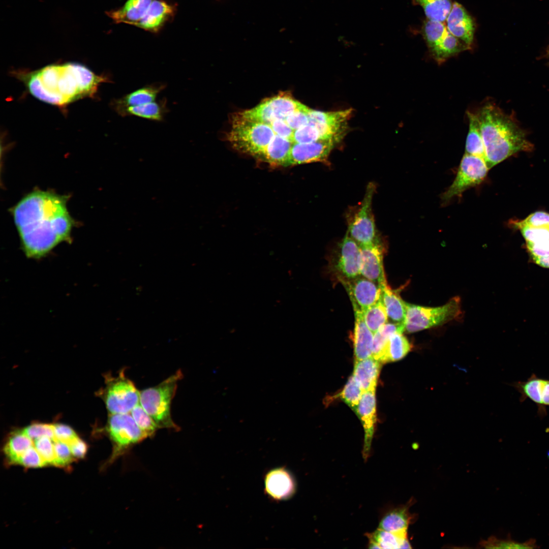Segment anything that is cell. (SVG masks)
<instances>
[{
    "label": "cell",
    "instance_id": "1",
    "mask_svg": "<svg viewBox=\"0 0 549 549\" xmlns=\"http://www.w3.org/2000/svg\"><path fill=\"white\" fill-rule=\"evenodd\" d=\"M67 201L65 196L35 191L14 207V221L27 257H43L57 245L69 239L74 223Z\"/></svg>",
    "mask_w": 549,
    "mask_h": 549
},
{
    "label": "cell",
    "instance_id": "2",
    "mask_svg": "<svg viewBox=\"0 0 549 549\" xmlns=\"http://www.w3.org/2000/svg\"><path fill=\"white\" fill-rule=\"evenodd\" d=\"M15 76L29 93L43 102L63 106L93 97L101 83L108 81L76 62L52 64L32 71H17Z\"/></svg>",
    "mask_w": 549,
    "mask_h": 549
},
{
    "label": "cell",
    "instance_id": "3",
    "mask_svg": "<svg viewBox=\"0 0 549 549\" xmlns=\"http://www.w3.org/2000/svg\"><path fill=\"white\" fill-rule=\"evenodd\" d=\"M476 114L489 169L518 151L532 150L533 144L512 115L492 104L485 105Z\"/></svg>",
    "mask_w": 549,
    "mask_h": 549
},
{
    "label": "cell",
    "instance_id": "4",
    "mask_svg": "<svg viewBox=\"0 0 549 549\" xmlns=\"http://www.w3.org/2000/svg\"><path fill=\"white\" fill-rule=\"evenodd\" d=\"M182 377L181 371L178 370L157 385L140 391V404L159 429H179L172 418L171 405Z\"/></svg>",
    "mask_w": 549,
    "mask_h": 549
},
{
    "label": "cell",
    "instance_id": "5",
    "mask_svg": "<svg viewBox=\"0 0 549 549\" xmlns=\"http://www.w3.org/2000/svg\"><path fill=\"white\" fill-rule=\"evenodd\" d=\"M274 135L269 125L248 120L236 115L227 138L236 150L258 157Z\"/></svg>",
    "mask_w": 549,
    "mask_h": 549
},
{
    "label": "cell",
    "instance_id": "6",
    "mask_svg": "<svg viewBox=\"0 0 549 549\" xmlns=\"http://www.w3.org/2000/svg\"><path fill=\"white\" fill-rule=\"evenodd\" d=\"M405 331L413 333L444 324L462 314L459 297L451 298L446 304L428 307L407 302Z\"/></svg>",
    "mask_w": 549,
    "mask_h": 549
},
{
    "label": "cell",
    "instance_id": "7",
    "mask_svg": "<svg viewBox=\"0 0 549 549\" xmlns=\"http://www.w3.org/2000/svg\"><path fill=\"white\" fill-rule=\"evenodd\" d=\"M106 430L113 444L109 463L148 438L136 424L130 413L110 414Z\"/></svg>",
    "mask_w": 549,
    "mask_h": 549
},
{
    "label": "cell",
    "instance_id": "8",
    "mask_svg": "<svg viewBox=\"0 0 549 549\" xmlns=\"http://www.w3.org/2000/svg\"><path fill=\"white\" fill-rule=\"evenodd\" d=\"M421 33L432 57L439 64L471 49L452 35L443 22L426 19L422 25Z\"/></svg>",
    "mask_w": 549,
    "mask_h": 549
},
{
    "label": "cell",
    "instance_id": "9",
    "mask_svg": "<svg viewBox=\"0 0 549 549\" xmlns=\"http://www.w3.org/2000/svg\"><path fill=\"white\" fill-rule=\"evenodd\" d=\"M103 399L110 414L129 413L140 403V391L121 370L116 377H106Z\"/></svg>",
    "mask_w": 549,
    "mask_h": 549
},
{
    "label": "cell",
    "instance_id": "10",
    "mask_svg": "<svg viewBox=\"0 0 549 549\" xmlns=\"http://www.w3.org/2000/svg\"><path fill=\"white\" fill-rule=\"evenodd\" d=\"M308 108L290 94L284 92L266 99L257 106L237 115L248 120L269 125L277 119L285 120L293 112Z\"/></svg>",
    "mask_w": 549,
    "mask_h": 549
},
{
    "label": "cell",
    "instance_id": "11",
    "mask_svg": "<svg viewBox=\"0 0 549 549\" xmlns=\"http://www.w3.org/2000/svg\"><path fill=\"white\" fill-rule=\"evenodd\" d=\"M489 169L483 159L465 153L454 180L441 196L442 204H447L455 197H460L466 190L479 185Z\"/></svg>",
    "mask_w": 549,
    "mask_h": 549
},
{
    "label": "cell",
    "instance_id": "12",
    "mask_svg": "<svg viewBox=\"0 0 549 549\" xmlns=\"http://www.w3.org/2000/svg\"><path fill=\"white\" fill-rule=\"evenodd\" d=\"M375 189L374 183L369 184L360 206L349 221L347 233L360 246L380 242L372 211V201Z\"/></svg>",
    "mask_w": 549,
    "mask_h": 549
},
{
    "label": "cell",
    "instance_id": "13",
    "mask_svg": "<svg viewBox=\"0 0 549 549\" xmlns=\"http://www.w3.org/2000/svg\"><path fill=\"white\" fill-rule=\"evenodd\" d=\"M360 246L346 233L330 263L339 282L360 276Z\"/></svg>",
    "mask_w": 549,
    "mask_h": 549
},
{
    "label": "cell",
    "instance_id": "14",
    "mask_svg": "<svg viewBox=\"0 0 549 549\" xmlns=\"http://www.w3.org/2000/svg\"><path fill=\"white\" fill-rule=\"evenodd\" d=\"M340 282L349 296L354 312L363 313L380 299L382 288L361 276Z\"/></svg>",
    "mask_w": 549,
    "mask_h": 549
},
{
    "label": "cell",
    "instance_id": "15",
    "mask_svg": "<svg viewBox=\"0 0 549 549\" xmlns=\"http://www.w3.org/2000/svg\"><path fill=\"white\" fill-rule=\"evenodd\" d=\"M342 137L308 143H294L285 166L325 162Z\"/></svg>",
    "mask_w": 549,
    "mask_h": 549
},
{
    "label": "cell",
    "instance_id": "16",
    "mask_svg": "<svg viewBox=\"0 0 549 549\" xmlns=\"http://www.w3.org/2000/svg\"><path fill=\"white\" fill-rule=\"evenodd\" d=\"M360 275L382 288L387 285L383 266L384 248L380 242L360 246Z\"/></svg>",
    "mask_w": 549,
    "mask_h": 549
},
{
    "label": "cell",
    "instance_id": "17",
    "mask_svg": "<svg viewBox=\"0 0 549 549\" xmlns=\"http://www.w3.org/2000/svg\"><path fill=\"white\" fill-rule=\"evenodd\" d=\"M511 385L521 394V402L529 399L537 405V414L541 418L546 415V408L549 406V379L532 374L527 381L515 382Z\"/></svg>",
    "mask_w": 549,
    "mask_h": 549
},
{
    "label": "cell",
    "instance_id": "18",
    "mask_svg": "<svg viewBox=\"0 0 549 549\" xmlns=\"http://www.w3.org/2000/svg\"><path fill=\"white\" fill-rule=\"evenodd\" d=\"M446 22V27L449 32L471 48L476 29L475 23L464 6L458 2H454Z\"/></svg>",
    "mask_w": 549,
    "mask_h": 549
},
{
    "label": "cell",
    "instance_id": "19",
    "mask_svg": "<svg viewBox=\"0 0 549 549\" xmlns=\"http://www.w3.org/2000/svg\"><path fill=\"white\" fill-rule=\"evenodd\" d=\"M355 413L360 419L364 430L363 457L367 460L370 455L376 421L375 390L363 392Z\"/></svg>",
    "mask_w": 549,
    "mask_h": 549
},
{
    "label": "cell",
    "instance_id": "20",
    "mask_svg": "<svg viewBox=\"0 0 549 549\" xmlns=\"http://www.w3.org/2000/svg\"><path fill=\"white\" fill-rule=\"evenodd\" d=\"M166 87L163 82H156L136 89L111 103L112 108L121 116L129 107L135 106L155 101L158 95Z\"/></svg>",
    "mask_w": 549,
    "mask_h": 549
},
{
    "label": "cell",
    "instance_id": "21",
    "mask_svg": "<svg viewBox=\"0 0 549 549\" xmlns=\"http://www.w3.org/2000/svg\"><path fill=\"white\" fill-rule=\"evenodd\" d=\"M265 491L273 499L281 500L292 496L295 489L293 477L284 468L273 469L265 477Z\"/></svg>",
    "mask_w": 549,
    "mask_h": 549
},
{
    "label": "cell",
    "instance_id": "22",
    "mask_svg": "<svg viewBox=\"0 0 549 549\" xmlns=\"http://www.w3.org/2000/svg\"><path fill=\"white\" fill-rule=\"evenodd\" d=\"M174 6L163 0H153L145 15L135 26L157 33L174 16Z\"/></svg>",
    "mask_w": 549,
    "mask_h": 549
},
{
    "label": "cell",
    "instance_id": "23",
    "mask_svg": "<svg viewBox=\"0 0 549 549\" xmlns=\"http://www.w3.org/2000/svg\"><path fill=\"white\" fill-rule=\"evenodd\" d=\"M412 500L407 504L387 511L379 522V528L397 533H407L409 525L415 521V515L409 511Z\"/></svg>",
    "mask_w": 549,
    "mask_h": 549
},
{
    "label": "cell",
    "instance_id": "24",
    "mask_svg": "<svg viewBox=\"0 0 549 549\" xmlns=\"http://www.w3.org/2000/svg\"><path fill=\"white\" fill-rule=\"evenodd\" d=\"M382 363L372 356L355 360L352 376L363 392L375 390Z\"/></svg>",
    "mask_w": 549,
    "mask_h": 549
},
{
    "label": "cell",
    "instance_id": "25",
    "mask_svg": "<svg viewBox=\"0 0 549 549\" xmlns=\"http://www.w3.org/2000/svg\"><path fill=\"white\" fill-rule=\"evenodd\" d=\"M354 352L355 360H362L372 355L373 333L366 325L363 313L355 311Z\"/></svg>",
    "mask_w": 549,
    "mask_h": 549
},
{
    "label": "cell",
    "instance_id": "26",
    "mask_svg": "<svg viewBox=\"0 0 549 549\" xmlns=\"http://www.w3.org/2000/svg\"><path fill=\"white\" fill-rule=\"evenodd\" d=\"M153 0H127L120 9L108 12L115 23L135 25L145 15Z\"/></svg>",
    "mask_w": 549,
    "mask_h": 549
},
{
    "label": "cell",
    "instance_id": "27",
    "mask_svg": "<svg viewBox=\"0 0 549 549\" xmlns=\"http://www.w3.org/2000/svg\"><path fill=\"white\" fill-rule=\"evenodd\" d=\"M380 300L386 310L388 322L405 326L407 302L402 299L399 292L387 285L382 288Z\"/></svg>",
    "mask_w": 549,
    "mask_h": 549
},
{
    "label": "cell",
    "instance_id": "28",
    "mask_svg": "<svg viewBox=\"0 0 549 549\" xmlns=\"http://www.w3.org/2000/svg\"><path fill=\"white\" fill-rule=\"evenodd\" d=\"M293 144L289 140L275 134L258 158L273 166H285Z\"/></svg>",
    "mask_w": 549,
    "mask_h": 549
},
{
    "label": "cell",
    "instance_id": "29",
    "mask_svg": "<svg viewBox=\"0 0 549 549\" xmlns=\"http://www.w3.org/2000/svg\"><path fill=\"white\" fill-rule=\"evenodd\" d=\"M371 548H410L407 533H397L380 528L367 534Z\"/></svg>",
    "mask_w": 549,
    "mask_h": 549
},
{
    "label": "cell",
    "instance_id": "30",
    "mask_svg": "<svg viewBox=\"0 0 549 549\" xmlns=\"http://www.w3.org/2000/svg\"><path fill=\"white\" fill-rule=\"evenodd\" d=\"M169 109L167 106V100L163 98L158 101L131 106L126 108L121 116L133 115L149 120L162 121Z\"/></svg>",
    "mask_w": 549,
    "mask_h": 549
},
{
    "label": "cell",
    "instance_id": "31",
    "mask_svg": "<svg viewBox=\"0 0 549 549\" xmlns=\"http://www.w3.org/2000/svg\"><path fill=\"white\" fill-rule=\"evenodd\" d=\"M469 127L465 147V153L483 159L486 162V156L479 121L476 113L467 112Z\"/></svg>",
    "mask_w": 549,
    "mask_h": 549
},
{
    "label": "cell",
    "instance_id": "32",
    "mask_svg": "<svg viewBox=\"0 0 549 549\" xmlns=\"http://www.w3.org/2000/svg\"><path fill=\"white\" fill-rule=\"evenodd\" d=\"M404 331V325L388 322L383 325L374 334L372 356L382 363L390 336L396 332Z\"/></svg>",
    "mask_w": 549,
    "mask_h": 549
},
{
    "label": "cell",
    "instance_id": "33",
    "mask_svg": "<svg viewBox=\"0 0 549 549\" xmlns=\"http://www.w3.org/2000/svg\"><path fill=\"white\" fill-rule=\"evenodd\" d=\"M34 445L33 440L22 431H16L9 437L4 446V453L9 461L17 464L21 455Z\"/></svg>",
    "mask_w": 549,
    "mask_h": 549
},
{
    "label": "cell",
    "instance_id": "34",
    "mask_svg": "<svg viewBox=\"0 0 549 549\" xmlns=\"http://www.w3.org/2000/svg\"><path fill=\"white\" fill-rule=\"evenodd\" d=\"M412 3L421 7L426 19L444 22L451 11L453 3L451 0H411Z\"/></svg>",
    "mask_w": 549,
    "mask_h": 549
},
{
    "label": "cell",
    "instance_id": "35",
    "mask_svg": "<svg viewBox=\"0 0 549 549\" xmlns=\"http://www.w3.org/2000/svg\"><path fill=\"white\" fill-rule=\"evenodd\" d=\"M411 343L403 332H396L390 337L382 363L399 360L411 350Z\"/></svg>",
    "mask_w": 549,
    "mask_h": 549
},
{
    "label": "cell",
    "instance_id": "36",
    "mask_svg": "<svg viewBox=\"0 0 549 549\" xmlns=\"http://www.w3.org/2000/svg\"><path fill=\"white\" fill-rule=\"evenodd\" d=\"M364 322L374 334L388 322V317L384 306L380 300L363 312Z\"/></svg>",
    "mask_w": 549,
    "mask_h": 549
},
{
    "label": "cell",
    "instance_id": "37",
    "mask_svg": "<svg viewBox=\"0 0 549 549\" xmlns=\"http://www.w3.org/2000/svg\"><path fill=\"white\" fill-rule=\"evenodd\" d=\"M138 426L146 434L148 438L155 435L159 427L139 403L130 412Z\"/></svg>",
    "mask_w": 549,
    "mask_h": 549
},
{
    "label": "cell",
    "instance_id": "38",
    "mask_svg": "<svg viewBox=\"0 0 549 549\" xmlns=\"http://www.w3.org/2000/svg\"><path fill=\"white\" fill-rule=\"evenodd\" d=\"M362 393L361 388L351 376L339 395L355 412Z\"/></svg>",
    "mask_w": 549,
    "mask_h": 549
},
{
    "label": "cell",
    "instance_id": "39",
    "mask_svg": "<svg viewBox=\"0 0 549 549\" xmlns=\"http://www.w3.org/2000/svg\"><path fill=\"white\" fill-rule=\"evenodd\" d=\"M482 545L486 548H535L539 547L536 543V540L533 539H530L525 542H518L510 538L499 539L494 537L490 538L487 541H483Z\"/></svg>",
    "mask_w": 549,
    "mask_h": 549
},
{
    "label": "cell",
    "instance_id": "40",
    "mask_svg": "<svg viewBox=\"0 0 549 549\" xmlns=\"http://www.w3.org/2000/svg\"><path fill=\"white\" fill-rule=\"evenodd\" d=\"M34 445L47 465L56 466L54 441L44 436L34 440Z\"/></svg>",
    "mask_w": 549,
    "mask_h": 549
},
{
    "label": "cell",
    "instance_id": "41",
    "mask_svg": "<svg viewBox=\"0 0 549 549\" xmlns=\"http://www.w3.org/2000/svg\"><path fill=\"white\" fill-rule=\"evenodd\" d=\"M518 228L527 243H537L549 240V228L528 226Z\"/></svg>",
    "mask_w": 549,
    "mask_h": 549
},
{
    "label": "cell",
    "instance_id": "42",
    "mask_svg": "<svg viewBox=\"0 0 549 549\" xmlns=\"http://www.w3.org/2000/svg\"><path fill=\"white\" fill-rule=\"evenodd\" d=\"M23 431L34 440L44 436L55 440L53 424L35 423L27 426Z\"/></svg>",
    "mask_w": 549,
    "mask_h": 549
},
{
    "label": "cell",
    "instance_id": "43",
    "mask_svg": "<svg viewBox=\"0 0 549 549\" xmlns=\"http://www.w3.org/2000/svg\"><path fill=\"white\" fill-rule=\"evenodd\" d=\"M17 464L27 468H39L47 465L34 445L29 448L21 455Z\"/></svg>",
    "mask_w": 549,
    "mask_h": 549
},
{
    "label": "cell",
    "instance_id": "44",
    "mask_svg": "<svg viewBox=\"0 0 549 549\" xmlns=\"http://www.w3.org/2000/svg\"><path fill=\"white\" fill-rule=\"evenodd\" d=\"M513 224L517 227L528 226L549 228V214L544 211H536L530 215L524 220L515 222Z\"/></svg>",
    "mask_w": 549,
    "mask_h": 549
},
{
    "label": "cell",
    "instance_id": "45",
    "mask_svg": "<svg viewBox=\"0 0 549 549\" xmlns=\"http://www.w3.org/2000/svg\"><path fill=\"white\" fill-rule=\"evenodd\" d=\"M54 446L56 455V466L63 467L72 462L74 456L69 444L60 441H55Z\"/></svg>",
    "mask_w": 549,
    "mask_h": 549
},
{
    "label": "cell",
    "instance_id": "46",
    "mask_svg": "<svg viewBox=\"0 0 549 549\" xmlns=\"http://www.w3.org/2000/svg\"><path fill=\"white\" fill-rule=\"evenodd\" d=\"M55 441H60L70 444L78 438L74 431L70 426L60 423L53 424Z\"/></svg>",
    "mask_w": 549,
    "mask_h": 549
},
{
    "label": "cell",
    "instance_id": "47",
    "mask_svg": "<svg viewBox=\"0 0 549 549\" xmlns=\"http://www.w3.org/2000/svg\"><path fill=\"white\" fill-rule=\"evenodd\" d=\"M311 109L298 110L290 114L285 121L294 131L304 126L309 122V112Z\"/></svg>",
    "mask_w": 549,
    "mask_h": 549
},
{
    "label": "cell",
    "instance_id": "48",
    "mask_svg": "<svg viewBox=\"0 0 549 549\" xmlns=\"http://www.w3.org/2000/svg\"><path fill=\"white\" fill-rule=\"evenodd\" d=\"M276 135L286 138L293 143L294 131L292 129L284 119H277L269 125Z\"/></svg>",
    "mask_w": 549,
    "mask_h": 549
},
{
    "label": "cell",
    "instance_id": "49",
    "mask_svg": "<svg viewBox=\"0 0 549 549\" xmlns=\"http://www.w3.org/2000/svg\"><path fill=\"white\" fill-rule=\"evenodd\" d=\"M71 452L74 458H82L87 451L86 443L79 437L69 445Z\"/></svg>",
    "mask_w": 549,
    "mask_h": 549
},
{
    "label": "cell",
    "instance_id": "50",
    "mask_svg": "<svg viewBox=\"0 0 549 549\" xmlns=\"http://www.w3.org/2000/svg\"><path fill=\"white\" fill-rule=\"evenodd\" d=\"M547 56H548V58H549V47H548V49H547Z\"/></svg>",
    "mask_w": 549,
    "mask_h": 549
}]
</instances>
